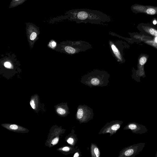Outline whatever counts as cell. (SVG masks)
<instances>
[{"instance_id": "obj_11", "label": "cell", "mask_w": 157, "mask_h": 157, "mask_svg": "<svg viewBox=\"0 0 157 157\" xmlns=\"http://www.w3.org/2000/svg\"><path fill=\"white\" fill-rule=\"evenodd\" d=\"M149 56L146 54H141L139 56L138 60V67L144 66Z\"/></svg>"}, {"instance_id": "obj_16", "label": "cell", "mask_w": 157, "mask_h": 157, "mask_svg": "<svg viewBox=\"0 0 157 157\" xmlns=\"http://www.w3.org/2000/svg\"><path fill=\"white\" fill-rule=\"evenodd\" d=\"M82 155L81 152L80 151L79 148L76 149V151L75 152V154L73 156V157H80Z\"/></svg>"}, {"instance_id": "obj_22", "label": "cell", "mask_w": 157, "mask_h": 157, "mask_svg": "<svg viewBox=\"0 0 157 157\" xmlns=\"http://www.w3.org/2000/svg\"><path fill=\"white\" fill-rule=\"evenodd\" d=\"M5 66L7 67H10L11 66V64L9 62H6L4 64Z\"/></svg>"}, {"instance_id": "obj_20", "label": "cell", "mask_w": 157, "mask_h": 157, "mask_svg": "<svg viewBox=\"0 0 157 157\" xmlns=\"http://www.w3.org/2000/svg\"><path fill=\"white\" fill-rule=\"evenodd\" d=\"M10 128L11 129L16 130L18 128V127L17 125L13 124L10 125Z\"/></svg>"}, {"instance_id": "obj_3", "label": "cell", "mask_w": 157, "mask_h": 157, "mask_svg": "<svg viewBox=\"0 0 157 157\" xmlns=\"http://www.w3.org/2000/svg\"><path fill=\"white\" fill-rule=\"evenodd\" d=\"M94 115L92 108L85 104H80L77 107L75 118L80 124L86 123L93 118Z\"/></svg>"}, {"instance_id": "obj_14", "label": "cell", "mask_w": 157, "mask_h": 157, "mask_svg": "<svg viewBox=\"0 0 157 157\" xmlns=\"http://www.w3.org/2000/svg\"><path fill=\"white\" fill-rule=\"evenodd\" d=\"M66 51L69 53L73 54L77 52L76 50L72 47L67 46L65 48Z\"/></svg>"}, {"instance_id": "obj_17", "label": "cell", "mask_w": 157, "mask_h": 157, "mask_svg": "<svg viewBox=\"0 0 157 157\" xmlns=\"http://www.w3.org/2000/svg\"><path fill=\"white\" fill-rule=\"evenodd\" d=\"M150 23L157 27V17L153 18L151 20Z\"/></svg>"}, {"instance_id": "obj_9", "label": "cell", "mask_w": 157, "mask_h": 157, "mask_svg": "<svg viewBox=\"0 0 157 157\" xmlns=\"http://www.w3.org/2000/svg\"><path fill=\"white\" fill-rule=\"evenodd\" d=\"M90 150L91 155L92 157H99L100 156V149L95 144L91 143Z\"/></svg>"}, {"instance_id": "obj_7", "label": "cell", "mask_w": 157, "mask_h": 157, "mask_svg": "<svg viewBox=\"0 0 157 157\" xmlns=\"http://www.w3.org/2000/svg\"><path fill=\"white\" fill-rule=\"evenodd\" d=\"M137 28L141 34L153 38H157V27L150 23H140Z\"/></svg>"}, {"instance_id": "obj_8", "label": "cell", "mask_w": 157, "mask_h": 157, "mask_svg": "<svg viewBox=\"0 0 157 157\" xmlns=\"http://www.w3.org/2000/svg\"><path fill=\"white\" fill-rule=\"evenodd\" d=\"M124 130H130L135 134H142L147 132L148 129L144 125L136 122L129 123L123 128Z\"/></svg>"}, {"instance_id": "obj_18", "label": "cell", "mask_w": 157, "mask_h": 157, "mask_svg": "<svg viewBox=\"0 0 157 157\" xmlns=\"http://www.w3.org/2000/svg\"><path fill=\"white\" fill-rule=\"evenodd\" d=\"M37 36V34L35 32H32L30 36V39L31 40H33Z\"/></svg>"}, {"instance_id": "obj_19", "label": "cell", "mask_w": 157, "mask_h": 157, "mask_svg": "<svg viewBox=\"0 0 157 157\" xmlns=\"http://www.w3.org/2000/svg\"><path fill=\"white\" fill-rule=\"evenodd\" d=\"M59 140V138L58 137H56L53 139L52 142L51 144L52 145H55L57 143Z\"/></svg>"}, {"instance_id": "obj_5", "label": "cell", "mask_w": 157, "mask_h": 157, "mask_svg": "<svg viewBox=\"0 0 157 157\" xmlns=\"http://www.w3.org/2000/svg\"><path fill=\"white\" fill-rule=\"evenodd\" d=\"M131 9L135 13H143L150 15L157 14V6L135 4L131 6Z\"/></svg>"}, {"instance_id": "obj_15", "label": "cell", "mask_w": 157, "mask_h": 157, "mask_svg": "<svg viewBox=\"0 0 157 157\" xmlns=\"http://www.w3.org/2000/svg\"><path fill=\"white\" fill-rule=\"evenodd\" d=\"M57 112L60 115H64L67 113V110L62 108H58L57 110Z\"/></svg>"}, {"instance_id": "obj_21", "label": "cell", "mask_w": 157, "mask_h": 157, "mask_svg": "<svg viewBox=\"0 0 157 157\" xmlns=\"http://www.w3.org/2000/svg\"><path fill=\"white\" fill-rule=\"evenodd\" d=\"M30 103L32 108L33 109H35V105L34 101L33 100H31Z\"/></svg>"}, {"instance_id": "obj_23", "label": "cell", "mask_w": 157, "mask_h": 157, "mask_svg": "<svg viewBox=\"0 0 157 157\" xmlns=\"http://www.w3.org/2000/svg\"><path fill=\"white\" fill-rule=\"evenodd\" d=\"M56 43L54 41H52L50 43V45L52 47H54L56 46Z\"/></svg>"}, {"instance_id": "obj_12", "label": "cell", "mask_w": 157, "mask_h": 157, "mask_svg": "<svg viewBox=\"0 0 157 157\" xmlns=\"http://www.w3.org/2000/svg\"><path fill=\"white\" fill-rule=\"evenodd\" d=\"M27 0H12L10 4L9 8L15 7L23 3Z\"/></svg>"}, {"instance_id": "obj_6", "label": "cell", "mask_w": 157, "mask_h": 157, "mask_svg": "<svg viewBox=\"0 0 157 157\" xmlns=\"http://www.w3.org/2000/svg\"><path fill=\"white\" fill-rule=\"evenodd\" d=\"M123 121L120 120H113L107 122L98 132L99 134L109 133L110 136L116 133L120 129Z\"/></svg>"}, {"instance_id": "obj_4", "label": "cell", "mask_w": 157, "mask_h": 157, "mask_svg": "<svg viewBox=\"0 0 157 157\" xmlns=\"http://www.w3.org/2000/svg\"><path fill=\"white\" fill-rule=\"evenodd\" d=\"M145 144L140 143L126 147L120 151L118 157H134L143 150Z\"/></svg>"}, {"instance_id": "obj_13", "label": "cell", "mask_w": 157, "mask_h": 157, "mask_svg": "<svg viewBox=\"0 0 157 157\" xmlns=\"http://www.w3.org/2000/svg\"><path fill=\"white\" fill-rule=\"evenodd\" d=\"M141 41H143L144 43L147 44L157 49V43L154 41L152 39H142Z\"/></svg>"}, {"instance_id": "obj_24", "label": "cell", "mask_w": 157, "mask_h": 157, "mask_svg": "<svg viewBox=\"0 0 157 157\" xmlns=\"http://www.w3.org/2000/svg\"><path fill=\"white\" fill-rule=\"evenodd\" d=\"M156 157H157V151H156V155H155V156Z\"/></svg>"}, {"instance_id": "obj_2", "label": "cell", "mask_w": 157, "mask_h": 157, "mask_svg": "<svg viewBox=\"0 0 157 157\" xmlns=\"http://www.w3.org/2000/svg\"><path fill=\"white\" fill-rule=\"evenodd\" d=\"M106 74H107L102 71L91 72L86 77L87 78L86 80L82 82L90 87L106 86L108 82L104 81V76Z\"/></svg>"}, {"instance_id": "obj_1", "label": "cell", "mask_w": 157, "mask_h": 157, "mask_svg": "<svg viewBox=\"0 0 157 157\" xmlns=\"http://www.w3.org/2000/svg\"><path fill=\"white\" fill-rule=\"evenodd\" d=\"M65 14L67 19L78 23L105 25L112 21L110 16L97 10L76 9L70 10Z\"/></svg>"}, {"instance_id": "obj_10", "label": "cell", "mask_w": 157, "mask_h": 157, "mask_svg": "<svg viewBox=\"0 0 157 157\" xmlns=\"http://www.w3.org/2000/svg\"><path fill=\"white\" fill-rule=\"evenodd\" d=\"M75 130L73 129L70 136L67 140V142L72 146H75L78 140L77 135L75 133Z\"/></svg>"}]
</instances>
